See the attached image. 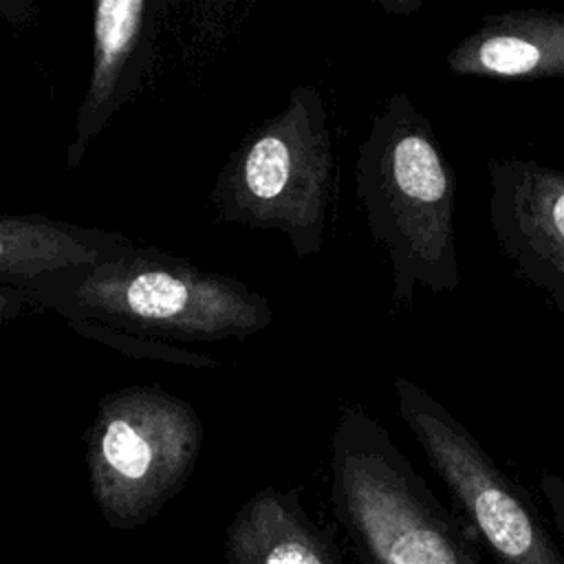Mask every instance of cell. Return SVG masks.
Instances as JSON below:
<instances>
[{"instance_id": "1", "label": "cell", "mask_w": 564, "mask_h": 564, "mask_svg": "<svg viewBox=\"0 0 564 564\" xmlns=\"http://www.w3.org/2000/svg\"><path fill=\"white\" fill-rule=\"evenodd\" d=\"M33 308L126 355L196 368L209 357L176 344L245 339L273 322L271 302L231 275L205 271L159 247L132 242L119 256L42 275L20 289Z\"/></svg>"}, {"instance_id": "2", "label": "cell", "mask_w": 564, "mask_h": 564, "mask_svg": "<svg viewBox=\"0 0 564 564\" xmlns=\"http://www.w3.org/2000/svg\"><path fill=\"white\" fill-rule=\"evenodd\" d=\"M355 189L366 225L392 267V302L410 304L419 286L456 291V174L430 119L405 93L383 101L357 150Z\"/></svg>"}, {"instance_id": "3", "label": "cell", "mask_w": 564, "mask_h": 564, "mask_svg": "<svg viewBox=\"0 0 564 564\" xmlns=\"http://www.w3.org/2000/svg\"><path fill=\"white\" fill-rule=\"evenodd\" d=\"M330 500L361 564H478L467 522L352 403L339 408L330 441Z\"/></svg>"}, {"instance_id": "4", "label": "cell", "mask_w": 564, "mask_h": 564, "mask_svg": "<svg viewBox=\"0 0 564 564\" xmlns=\"http://www.w3.org/2000/svg\"><path fill=\"white\" fill-rule=\"evenodd\" d=\"M333 163L324 97L302 84L229 154L209 203L218 220L280 231L297 258H308L324 245Z\"/></svg>"}, {"instance_id": "5", "label": "cell", "mask_w": 564, "mask_h": 564, "mask_svg": "<svg viewBox=\"0 0 564 564\" xmlns=\"http://www.w3.org/2000/svg\"><path fill=\"white\" fill-rule=\"evenodd\" d=\"M203 423L159 386H128L99 401L86 432L93 498L112 529L150 522L194 471Z\"/></svg>"}, {"instance_id": "6", "label": "cell", "mask_w": 564, "mask_h": 564, "mask_svg": "<svg viewBox=\"0 0 564 564\" xmlns=\"http://www.w3.org/2000/svg\"><path fill=\"white\" fill-rule=\"evenodd\" d=\"M397 408L474 538L498 564H564L529 494L425 388L394 379Z\"/></svg>"}, {"instance_id": "7", "label": "cell", "mask_w": 564, "mask_h": 564, "mask_svg": "<svg viewBox=\"0 0 564 564\" xmlns=\"http://www.w3.org/2000/svg\"><path fill=\"white\" fill-rule=\"evenodd\" d=\"M489 223L513 273L564 315V170L535 159L487 161Z\"/></svg>"}, {"instance_id": "8", "label": "cell", "mask_w": 564, "mask_h": 564, "mask_svg": "<svg viewBox=\"0 0 564 564\" xmlns=\"http://www.w3.org/2000/svg\"><path fill=\"white\" fill-rule=\"evenodd\" d=\"M163 2L99 0L93 7V66L68 145V167L141 88L154 59Z\"/></svg>"}, {"instance_id": "9", "label": "cell", "mask_w": 564, "mask_h": 564, "mask_svg": "<svg viewBox=\"0 0 564 564\" xmlns=\"http://www.w3.org/2000/svg\"><path fill=\"white\" fill-rule=\"evenodd\" d=\"M445 62L458 77L505 82L564 77V13L518 9L485 15Z\"/></svg>"}, {"instance_id": "10", "label": "cell", "mask_w": 564, "mask_h": 564, "mask_svg": "<svg viewBox=\"0 0 564 564\" xmlns=\"http://www.w3.org/2000/svg\"><path fill=\"white\" fill-rule=\"evenodd\" d=\"M225 564H344L333 535L302 507L297 491L267 487L234 516Z\"/></svg>"}, {"instance_id": "11", "label": "cell", "mask_w": 564, "mask_h": 564, "mask_svg": "<svg viewBox=\"0 0 564 564\" xmlns=\"http://www.w3.org/2000/svg\"><path fill=\"white\" fill-rule=\"evenodd\" d=\"M132 242L119 231L42 214H0V286L22 289L55 271L97 264Z\"/></svg>"}, {"instance_id": "12", "label": "cell", "mask_w": 564, "mask_h": 564, "mask_svg": "<svg viewBox=\"0 0 564 564\" xmlns=\"http://www.w3.org/2000/svg\"><path fill=\"white\" fill-rule=\"evenodd\" d=\"M540 491L544 494L551 516H553V522L564 540V478H560L555 474H546V471L540 474Z\"/></svg>"}, {"instance_id": "13", "label": "cell", "mask_w": 564, "mask_h": 564, "mask_svg": "<svg viewBox=\"0 0 564 564\" xmlns=\"http://www.w3.org/2000/svg\"><path fill=\"white\" fill-rule=\"evenodd\" d=\"M33 308L26 295L13 286H0V324H9Z\"/></svg>"}]
</instances>
